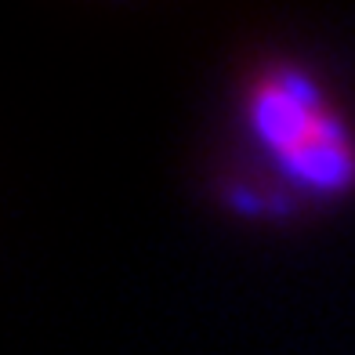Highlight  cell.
Segmentation results:
<instances>
[{"instance_id":"1","label":"cell","mask_w":355,"mask_h":355,"mask_svg":"<svg viewBox=\"0 0 355 355\" xmlns=\"http://www.w3.org/2000/svg\"><path fill=\"white\" fill-rule=\"evenodd\" d=\"M243 123L290 185L334 200L355 189V135L312 73L272 62L243 87Z\"/></svg>"}]
</instances>
